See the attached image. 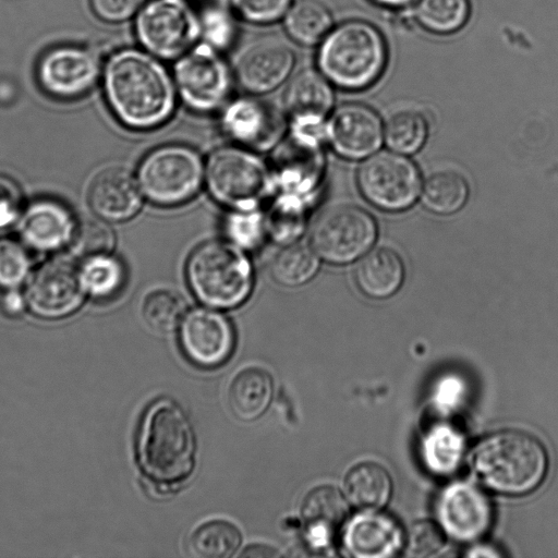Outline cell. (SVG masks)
<instances>
[{"instance_id": "6da1fadb", "label": "cell", "mask_w": 558, "mask_h": 558, "mask_svg": "<svg viewBox=\"0 0 558 558\" xmlns=\"http://www.w3.org/2000/svg\"><path fill=\"white\" fill-rule=\"evenodd\" d=\"M102 86L117 120L134 131L165 124L177 106L172 72L143 48L113 51L102 69Z\"/></svg>"}, {"instance_id": "7a4b0ae2", "label": "cell", "mask_w": 558, "mask_h": 558, "mask_svg": "<svg viewBox=\"0 0 558 558\" xmlns=\"http://www.w3.org/2000/svg\"><path fill=\"white\" fill-rule=\"evenodd\" d=\"M136 451L143 473L158 485H177L192 474L196 438L181 405L161 398L148 407L138 429Z\"/></svg>"}, {"instance_id": "3957f363", "label": "cell", "mask_w": 558, "mask_h": 558, "mask_svg": "<svg viewBox=\"0 0 558 558\" xmlns=\"http://www.w3.org/2000/svg\"><path fill=\"white\" fill-rule=\"evenodd\" d=\"M317 69L333 85L361 90L375 84L388 63V46L381 32L363 20L333 26L319 43Z\"/></svg>"}, {"instance_id": "277c9868", "label": "cell", "mask_w": 558, "mask_h": 558, "mask_svg": "<svg viewBox=\"0 0 558 558\" xmlns=\"http://www.w3.org/2000/svg\"><path fill=\"white\" fill-rule=\"evenodd\" d=\"M475 475L493 492L523 495L536 489L548 469L542 441L523 430L505 429L482 439L472 454Z\"/></svg>"}, {"instance_id": "5b68a950", "label": "cell", "mask_w": 558, "mask_h": 558, "mask_svg": "<svg viewBox=\"0 0 558 558\" xmlns=\"http://www.w3.org/2000/svg\"><path fill=\"white\" fill-rule=\"evenodd\" d=\"M244 252L228 240H211L190 254L186 281L201 303L228 310L247 300L254 286V270Z\"/></svg>"}, {"instance_id": "8992f818", "label": "cell", "mask_w": 558, "mask_h": 558, "mask_svg": "<svg viewBox=\"0 0 558 558\" xmlns=\"http://www.w3.org/2000/svg\"><path fill=\"white\" fill-rule=\"evenodd\" d=\"M205 183L210 196L228 209L259 208L274 192L270 166L254 150L238 145L209 155Z\"/></svg>"}, {"instance_id": "52a82bcc", "label": "cell", "mask_w": 558, "mask_h": 558, "mask_svg": "<svg viewBox=\"0 0 558 558\" xmlns=\"http://www.w3.org/2000/svg\"><path fill=\"white\" fill-rule=\"evenodd\" d=\"M205 179L199 154L184 144H166L147 153L137 168L143 195L154 205L179 206L193 198Z\"/></svg>"}, {"instance_id": "ba28073f", "label": "cell", "mask_w": 558, "mask_h": 558, "mask_svg": "<svg viewBox=\"0 0 558 558\" xmlns=\"http://www.w3.org/2000/svg\"><path fill=\"white\" fill-rule=\"evenodd\" d=\"M178 98L195 113H213L229 101L234 71L222 56L201 41L174 60L172 69Z\"/></svg>"}, {"instance_id": "9c48e42d", "label": "cell", "mask_w": 558, "mask_h": 558, "mask_svg": "<svg viewBox=\"0 0 558 558\" xmlns=\"http://www.w3.org/2000/svg\"><path fill=\"white\" fill-rule=\"evenodd\" d=\"M136 39L162 61H174L201 40L198 13L187 0H147L134 17Z\"/></svg>"}, {"instance_id": "30bf717a", "label": "cell", "mask_w": 558, "mask_h": 558, "mask_svg": "<svg viewBox=\"0 0 558 558\" xmlns=\"http://www.w3.org/2000/svg\"><path fill=\"white\" fill-rule=\"evenodd\" d=\"M376 233V222L366 210L354 205H337L317 217L311 244L326 262L347 264L372 246Z\"/></svg>"}, {"instance_id": "8fae6325", "label": "cell", "mask_w": 558, "mask_h": 558, "mask_svg": "<svg viewBox=\"0 0 558 558\" xmlns=\"http://www.w3.org/2000/svg\"><path fill=\"white\" fill-rule=\"evenodd\" d=\"M98 52L80 45H59L46 50L36 64L43 92L58 100H75L88 94L102 76Z\"/></svg>"}, {"instance_id": "7c38bea8", "label": "cell", "mask_w": 558, "mask_h": 558, "mask_svg": "<svg viewBox=\"0 0 558 558\" xmlns=\"http://www.w3.org/2000/svg\"><path fill=\"white\" fill-rule=\"evenodd\" d=\"M322 143L289 133L275 149L272 162L269 165L272 195L281 194L313 205L325 175Z\"/></svg>"}, {"instance_id": "4fadbf2b", "label": "cell", "mask_w": 558, "mask_h": 558, "mask_svg": "<svg viewBox=\"0 0 558 558\" xmlns=\"http://www.w3.org/2000/svg\"><path fill=\"white\" fill-rule=\"evenodd\" d=\"M364 197L374 206L398 211L410 207L420 192V173L407 157L381 151L365 160L357 173Z\"/></svg>"}, {"instance_id": "5bb4252c", "label": "cell", "mask_w": 558, "mask_h": 558, "mask_svg": "<svg viewBox=\"0 0 558 558\" xmlns=\"http://www.w3.org/2000/svg\"><path fill=\"white\" fill-rule=\"evenodd\" d=\"M85 293L80 269L72 262L58 258L36 269L24 296L33 315L43 319H60L80 308Z\"/></svg>"}, {"instance_id": "9a60e30c", "label": "cell", "mask_w": 558, "mask_h": 558, "mask_svg": "<svg viewBox=\"0 0 558 558\" xmlns=\"http://www.w3.org/2000/svg\"><path fill=\"white\" fill-rule=\"evenodd\" d=\"M220 128L238 146L260 151L278 145L286 121L278 110L250 94L229 99L220 110Z\"/></svg>"}, {"instance_id": "2e32d148", "label": "cell", "mask_w": 558, "mask_h": 558, "mask_svg": "<svg viewBox=\"0 0 558 558\" xmlns=\"http://www.w3.org/2000/svg\"><path fill=\"white\" fill-rule=\"evenodd\" d=\"M296 57L292 47L277 37H265L248 45L236 60L234 76L252 95L276 90L291 76Z\"/></svg>"}, {"instance_id": "e0dca14e", "label": "cell", "mask_w": 558, "mask_h": 558, "mask_svg": "<svg viewBox=\"0 0 558 558\" xmlns=\"http://www.w3.org/2000/svg\"><path fill=\"white\" fill-rule=\"evenodd\" d=\"M180 343L190 361L201 367H216L231 355L235 335L231 322L221 313L194 308L180 325Z\"/></svg>"}, {"instance_id": "ac0fdd59", "label": "cell", "mask_w": 558, "mask_h": 558, "mask_svg": "<svg viewBox=\"0 0 558 558\" xmlns=\"http://www.w3.org/2000/svg\"><path fill=\"white\" fill-rule=\"evenodd\" d=\"M440 525L459 541H474L490 526L492 506L475 486L456 483L447 487L437 505Z\"/></svg>"}, {"instance_id": "d6986e66", "label": "cell", "mask_w": 558, "mask_h": 558, "mask_svg": "<svg viewBox=\"0 0 558 558\" xmlns=\"http://www.w3.org/2000/svg\"><path fill=\"white\" fill-rule=\"evenodd\" d=\"M381 122L377 113L362 104L340 106L325 125V137L339 155L362 158L381 143Z\"/></svg>"}, {"instance_id": "ffe728a7", "label": "cell", "mask_w": 558, "mask_h": 558, "mask_svg": "<svg viewBox=\"0 0 558 558\" xmlns=\"http://www.w3.org/2000/svg\"><path fill=\"white\" fill-rule=\"evenodd\" d=\"M77 222L70 208L52 198L33 202L20 218L25 245L41 253L59 251L71 244Z\"/></svg>"}, {"instance_id": "44dd1931", "label": "cell", "mask_w": 558, "mask_h": 558, "mask_svg": "<svg viewBox=\"0 0 558 558\" xmlns=\"http://www.w3.org/2000/svg\"><path fill=\"white\" fill-rule=\"evenodd\" d=\"M142 194L138 182L128 170L109 168L92 181L88 202L100 219L124 221L138 213Z\"/></svg>"}, {"instance_id": "7402d4cb", "label": "cell", "mask_w": 558, "mask_h": 558, "mask_svg": "<svg viewBox=\"0 0 558 558\" xmlns=\"http://www.w3.org/2000/svg\"><path fill=\"white\" fill-rule=\"evenodd\" d=\"M402 543V532L395 519L374 509L355 515L343 532L345 549L360 558L392 557Z\"/></svg>"}, {"instance_id": "603a6c76", "label": "cell", "mask_w": 558, "mask_h": 558, "mask_svg": "<svg viewBox=\"0 0 558 558\" xmlns=\"http://www.w3.org/2000/svg\"><path fill=\"white\" fill-rule=\"evenodd\" d=\"M301 514L308 544L314 548H326L347 519L348 502L337 487L320 485L305 495Z\"/></svg>"}, {"instance_id": "cb8c5ba5", "label": "cell", "mask_w": 558, "mask_h": 558, "mask_svg": "<svg viewBox=\"0 0 558 558\" xmlns=\"http://www.w3.org/2000/svg\"><path fill=\"white\" fill-rule=\"evenodd\" d=\"M290 119L325 121L333 105L332 84L317 69H304L290 78L283 95Z\"/></svg>"}, {"instance_id": "d4e9b609", "label": "cell", "mask_w": 558, "mask_h": 558, "mask_svg": "<svg viewBox=\"0 0 558 558\" xmlns=\"http://www.w3.org/2000/svg\"><path fill=\"white\" fill-rule=\"evenodd\" d=\"M272 395L274 380L270 374L260 367H247L231 380L228 404L236 418L251 422L265 413Z\"/></svg>"}, {"instance_id": "484cf974", "label": "cell", "mask_w": 558, "mask_h": 558, "mask_svg": "<svg viewBox=\"0 0 558 558\" xmlns=\"http://www.w3.org/2000/svg\"><path fill=\"white\" fill-rule=\"evenodd\" d=\"M354 276L359 289L365 295L372 299H386L400 288L404 266L393 250L379 247L362 258Z\"/></svg>"}, {"instance_id": "4316f807", "label": "cell", "mask_w": 558, "mask_h": 558, "mask_svg": "<svg viewBox=\"0 0 558 558\" xmlns=\"http://www.w3.org/2000/svg\"><path fill=\"white\" fill-rule=\"evenodd\" d=\"M287 35L302 46H318L333 27L332 14L320 0L292 2L282 19Z\"/></svg>"}, {"instance_id": "83f0119b", "label": "cell", "mask_w": 558, "mask_h": 558, "mask_svg": "<svg viewBox=\"0 0 558 558\" xmlns=\"http://www.w3.org/2000/svg\"><path fill=\"white\" fill-rule=\"evenodd\" d=\"M344 492L348 500L354 506L362 509H376L388 501L391 480L380 464L362 462L347 473Z\"/></svg>"}, {"instance_id": "f1b7e54d", "label": "cell", "mask_w": 558, "mask_h": 558, "mask_svg": "<svg viewBox=\"0 0 558 558\" xmlns=\"http://www.w3.org/2000/svg\"><path fill=\"white\" fill-rule=\"evenodd\" d=\"M80 274L85 292L98 301L118 295L126 280L123 263L111 253L85 258Z\"/></svg>"}, {"instance_id": "f546056e", "label": "cell", "mask_w": 558, "mask_h": 558, "mask_svg": "<svg viewBox=\"0 0 558 558\" xmlns=\"http://www.w3.org/2000/svg\"><path fill=\"white\" fill-rule=\"evenodd\" d=\"M471 15L470 0H417L414 17L426 32L447 36L462 29Z\"/></svg>"}, {"instance_id": "4dcf8cb0", "label": "cell", "mask_w": 558, "mask_h": 558, "mask_svg": "<svg viewBox=\"0 0 558 558\" xmlns=\"http://www.w3.org/2000/svg\"><path fill=\"white\" fill-rule=\"evenodd\" d=\"M468 194V182L460 172L441 169L426 178L422 201L427 209L448 215L458 211L464 205Z\"/></svg>"}, {"instance_id": "1f68e13d", "label": "cell", "mask_w": 558, "mask_h": 558, "mask_svg": "<svg viewBox=\"0 0 558 558\" xmlns=\"http://www.w3.org/2000/svg\"><path fill=\"white\" fill-rule=\"evenodd\" d=\"M319 267L315 250L300 242L284 244L274 256L270 271L276 282L283 287H300L308 282Z\"/></svg>"}, {"instance_id": "d6a6232c", "label": "cell", "mask_w": 558, "mask_h": 558, "mask_svg": "<svg viewBox=\"0 0 558 558\" xmlns=\"http://www.w3.org/2000/svg\"><path fill=\"white\" fill-rule=\"evenodd\" d=\"M310 208L303 201L274 194L265 211L268 236L283 245L295 242L305 229Z\"/></svg>"}, {"instance_id": "836d02e7", "label": "cell", "mask_w": 558, "mask_h": 558, "mask_svg": "<svg viewBox=\"0 0 558 558\" xmlns=\"http://www.w3.org/2000/svg\"><path fill=\"white\" fill-rule=\"evenodd\" d=\"M464 448V438L457 429L448 425H438L424 437L422 456L432 472L446 475L459 466Z\"/></svg>"}, {"instance_id": "e575fe53", "label": "cell", "mask_w": 558, "mask_h": 558, "mask_svg": "<svg viewBox=\"0 0 558 558\" xmlns=\"http://www.w3.org/2000/svg\"><path fill=\"white\" fill-rule=\"evenodd\" d=\"M242 541L240 530L227 520L201 524L192 534L189 547L201 558H228L235 554Z\"/></svg>"}, {"instance_id": "d590c367", "label": "cell", "mask_w": 558, "mask_h": 558, "mask_svg": "<svg viewBox=\"0 0 558 558\" xmlns=\"http://www.w3.org/2000/svg\"><path fill=\"white\" fill-rule=\"evenodd\" d=\"M226 240L244 250H257L268 236L265 211L259 208L229 209L221 226Z\"/></svg>"}, {"instance_id": "8d00e7d4", "label": "cell", "mask_w": 558, "mask_h": 558, "mask_svg": "<svg viewBox=\"0 0 558 558\" xmlns=\"http://www.w3.org/2000/svg\"><path fill=\"white\" fill-rule=\"evenodd\" d=\"M201 41L223 52L231 48L239 35L238 16L223 3L206 5L199 13Z\"/></svg>"}, {"instance_id": "74e56055", "label": "cell", "mask_w": 558, "mask_h": 558, "mask_svg": "<svg viewBox=\"0 0 558 558\" xmlns=\"http://www.w3.org/2000/svg\"><path fill=\"white\" fill-rule=\"evenodd\" d=\"M185 316V302L171 290L160 289L147 295L143 304V317L156 332L169 333L180 327Z\"/></svg>"}, {"instance_id": "f35d334b", "label": "cell", "mask_w": 558, "mask_h": 558, "mask_svg": "<svg viewBox=\"0 0 558 558\" xmlns=\"http://www.w3.org/2000/svg\"><path fill=\"white\" fill-rule=\"evenodd\" d=\"M385 135L390 148L412 154L420 149L426 140V119L416 110L397 111L389 117Z\"/></svg>"}, {"instance_id": "ab89813d", "label": "cell", "mask_w": 558, "mask_h": 558, "mask_svg": "<svg viewBox=\"0 0 558 558\" xmlns=\"http://www.w3.org/2000/svg\"><path fill=\"white\" fill-rule=\"evenodd\" d=\"M72 253L83 259L109 254L114 247V234L100 219L88 218L77 223L70 244Z\"/></svg>"}, {"instance_id": "60d3db41", "label": "cell", "mask_w": 558, "mask_h": 558, "mask_svg": "<svg viewBox=\"0 0 558 558\" xmlns=\"http://www.w3.org/2000/svg\"><path fill=\"white\" fill-rule=\"evenodd\" d=\"M32 260L25 246L15 240L0 239V288L15 289L31 270Z\"/></svg>"}, {"instance_id": "b9f144b4", "label": "cell", "mask_w": 558, "mask_h": 558, "mask_svg": "<svg viewBox=\"0 0 558 558\" xmlns=\"http://www.w3.org/2000/svg\"><path fill=\"white\" fill-rule=\"evenodd\" d=\"M240 20L253 25H270L283 19L293 0H218Z\"/></svg>"}, {"instance_id": "7bdbcfd3", "label": "cell", "mask_w": 558, "mask_h": 558, "mask_svg": "<svg viewBox=\"0 0 558 558\" xmlns=\"http://www.w3.org/2000/svg\"><path fill=\"white\" fill-rule=\"evenodd\" d=\"M445 545L442 530L429 520L414 522L405 536L407 554L412 557H428L437 554Z\"/></svg>"}, {"instance_id": "ee69618b", "label": "cell", "mask_w": 558, "mask_h": 558, "mask_svg": "<svg viewBox=\"0 0 558 558\" xmlns=\"http://www.w3.org/2000/svg\"><path fill=\"white\" fill-rule=\"evenodd\" d=\"M147 0H89L94 14L102 22L119 24L134 19Z\"/></svg>"}, {"instance_id": "f6af8a7d", "label": "cell", "mask_w": 558, "mask_h": 558, "mask_svg": "<svg viewBox=\"0 0 558 558\" xmlns=\"http://www.w3.org/2000/svg\"><path fill=\"white\" fill-rule=\"evenodd\" d=\"M23 195L17 183L0 173V231L11 227L22 216Z\"/></svg>"}, {"instance_id": "bcb514c9", "label": "cell", "mask_w": 558, "mask_h": 558, "mask_svg": "<svg viewBox=\"0 0 558 558\" xmlns=\"http://www.w3.org/2000/svg\"><path fill=\"white\" fill-rule=\"evenodd\" d=\"M463 385L462 383L454 377L445 378L437 388V401L446 407L454 405L463 395Z\"/></svg>"}, {"instance_id": "7dc6e473", "label": "cell", "mask_w": 558, "mask_h": 558, "mask_svg": "<svg viewBox=\"0 0 558 558\" xmlns=\"http://www.w3.org/2000/svg\"><path fill=\"white\" fill-rule=\"evenodd\" d=\"M27 307L25 296L10 289L1 300V308L9 316L20 315Z\"/></svg>"}, {"instance_id": "c3c4849f", "label": "cell", "mask_w": 558, "mask_h": 558, "mask_svg": "<svg viewBox=\"0 0 558 558\" xmlns=\"http://www.w3.org/2000/svg\"><path fill=\"white\" fill-rule=\"evenodd\" d=\"M241 557H275L279 556V553L274 548L265 544H252L246 547L241 554Z\"/></svg>"}, {"instance_id": "681fc988", "label": "cell", "mask_w": 558, "mask_h": 558, "mask_svg": "<svg viewBox=\"0 0 558 558\" xmlns=\"http://www.w3.org/2000/svg\"><path fill=\"white\" fill-rule=\"evenodd\" d=\"M375 5L385 8V9H391V10H399L409 7L413 2H416L417 0H369Z\"/></svg>"}, {"instance_id": "f907efd6", "label": "cell", "mask_w": 558, "mask_h": 558, "mask_svg": "<svg viewBox=\"0 0 558 558\" xmlns=\"http://www.w3.org/2000/svg\"><path fill=\"white\" fill-rule=\"evenodd\" d=\"M495 550V549H494ZM490 547L481 546L476 548H472L470 551V556H499L498 551H494Z\"/></svg>"}]
</instances>
